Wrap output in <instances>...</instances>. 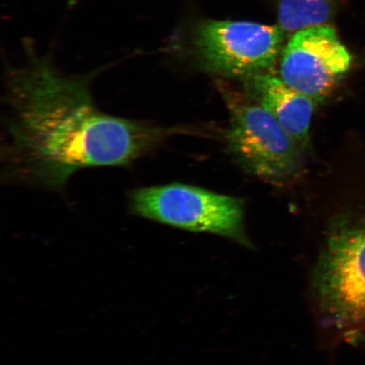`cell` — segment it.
Returning a JSON list of instances; mask_svg holds the SVG:
<instances>
[{
  "mask_svg": "<svg viewBox=\"0 0 365 365\" xmlns=\"http://www.w3.org/2000/svg\"><path fill=\"white\" fill-rule=\"evenodd\" d=\"M27 58L7 76L8 179L61 189L86 168L123 167L160 147L172 129L104 113L90 93L101 68L66 75L51 54L38 56L29 42Z\"/></svg>",
  "mask_w": 365,
  "mask_h": 365,
  "instance_id": "6da1fadb",
  "label": "cell"
},
{
  "mask_svg": "<svg viewBox=\"0 0 365 365\" xmlns=\"http://www.w3.org/2000/svg\"><path fill=\"white\" fill-rule=\"evenodd\" d=\"M278 26L287 33L327 25L339 7V0H276Z\"/></svg>",
  "mask_w": 365,
  "mask_h": 365,
  "instance_id": "ba28073f",
  "label": "cell"
},
{
  "mask_svg": "<svg viewBox=\"0 0 365 365\" xmlns=\"http://www.w3.org/2000/svg\"><path fill=\"white\" fill-rule=\"evenodd\" d=\"M255 102L275 118L301 150L307 147L316 102L290 88L271 71L250 77Z\"/></svg>",
  "mask_w": 365,
  "mask_h": 365,
  "instance_id": "52a82bcc",
  "label": "cell"
},
{
  "mask_svg": "<svg viewBox=\"0 0 365 365\" xmlns=\"http://www.w3.org/2000/svg\"><path fill=\"white\" fill-rule=\"evenodd\" d=\"M326 321L341 330L365 325V222L336 223L314 277Z\"/></svg>",
  "mask_w": 365,
  "mask_h": 365,
  "instance_id": "7a4b0ae2",
  "label": "cell"
},
{
  "mask_svg": "<svg viewBox=\"0 0 365 365\" xmlns=\"http://www.w3.org/2000/svg\"><path fill=\"white\" fill-rule=\"evenodd\" d=\"M225 96L231 114L227 149L237 162L251 175L277 184L298 176L302 150L275 118L255 100Z\"/></svg>",
  "mask_w": 365,
  "mask_h": 365,
  "instance_id": "3957f363",
  "label": "cell"
},
{
  "mask_svg": "<svg viewBox=\"0 0 365 365\" xmlns=\"http://www.w3.org/2000/svg\"><path fill=\"white\" fill-rule=\"evenodd\" d=\"M348 49L329 25L299 30L282 51L279 76L290 88L322 102L349 70Z\"/></svg>",
  "mask_w": 365,
  "mask_h": 365,
  "instance_id": "8992f818",
  "label": "cell"
},
{
  "mask_svg": "<svg viewBox=\"0 0 365 365\" xmlns=\"http://www.w3.org/2000/svg\"><path fill=\"white\" fill-rule=\"evenodd\" d=\"M284 38V31L279 26L205 20L194 27L190 45L205 70L250 79L271 71Z\"/></svg>",
  "mask_w": 365,
  "mask_h": 365,
  "instance_id": "5b68a950",
  "label": "cell"
},
{
  "mask_svg": "<svg viewBox=\"0 0 365 365\" xmlns=\"http://www.w3.org/2000/svg\"><path fill=\"white\" fill-rule=\"evenodd\" d=\"M130 202L136 215L149 220L246 244L243 202L238 198L175 182L135 190Z\"/></svg>",
  "mask_w": 365,
  "mask_h": 365,
  "instance_id": "277c9868",
  "label": "cell"
}]
</instances>
